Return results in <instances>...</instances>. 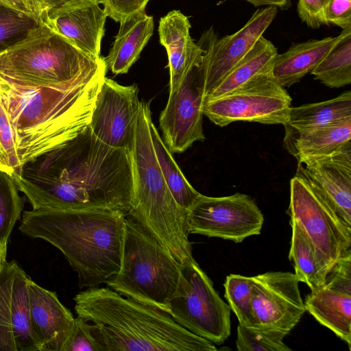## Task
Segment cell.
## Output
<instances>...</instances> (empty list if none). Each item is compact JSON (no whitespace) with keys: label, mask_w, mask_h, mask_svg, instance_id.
Returning a JSON list of instances; mask_svg holds the SVG:
<instances>
[{"label":"cell","mask_w":351,"mask_h":351,"mask_svg":"<svg viewBox=\"0 0 351 351\" xmlns=\"http://www.w3.org/2000/svg\"><path fill=\"white\" fill-rule=\"evenodd\" d=\"M29 278L15 261L6 262L0 274V319L10 326L17 351H41L30 320Z\"/></svg>","instance_id":"cell-18"},{"label":"cell","mask_w":351,"mask_h":351,"mask_svg":"<svg viewBox=\"0 0 351 351\" xmlns=\"http://www.w3.org/2000/svg\"><path fill=\"white\" fill-rule=\"evenodd\" d=\"M140 106L138 88L136 84L121 85L105 76L88 126L101 142L132 153Z\"/></svg>","instance_id":"cell-12"},{"label":"cell","mask_w":351,"mask_h":351,"mask_svg":"<svg viewBox=\"0 0 351 351\" xmlns=\"http://www.w3.org/2000/svg\"><path fill=\"white\" fill-rule=\"evenodd\" d=\"M291 101L285 88L273 80L269 69L226 95L204 101L202 110L219 127L239 121L285 125Z\"/></svg>","instance_id":"cell-9"},{"label":"cell","mask_w":351,"mask_h":351,"mask_svg":"<svg viewBox=\"0 0 351 351\" xmlns=\"http://www.w3.org/2000/svg\"><path fill=\"white\" fill-rule=\"evenodd\" d=\"M107 70L104 59L58 88L19 87L0 80V101L12 127L21 168L65 145L88 125Z\"/></svg>","instance_id":"cell-2"},{"label":"cell","mask_w":351,"mask_h":351,"mask_svg":"<svg viewBox=\"0 0 351 351\" xmlns=\"http://www.w3.org/2000/svg\"><path fill=\"white\" fill-rule=\"evenodd\" d=\"M181 271L165 247L127 215L121 267L106 285L121 295L167 313Z\"/></svg>","instance_id":"cell-7"},{"label":"cell","mask_w":351,"mask_h":351,"mask_svg":"<svg viewBox=\"0 0 351 351\" xmlns=\"http://www.w3.org/2000/svg\"><path fill=\"white\" fill-rule=\"evenodd\" d=\"M0 6L16 11L8 0H0Z\"/></svg>","instance_id":"cell-44"},{"label":"cell","mask_w":351,"mask_h":351,"mask_svg":"<svg viewBox=\"0 0 351 351\" xmlns=\"http://www.w3.org/2000/svg\"><path fill=\"white\" fill-rule=\"evenodd\" d=\"M311 73L330 88L351 84V27L342 29L332 48Z\"/></svg>","instance_id":"cell-28"},{"label":"cell","mask_w":351,"mask_h":351,"mask_svg":"<svg viewBox=\"0 0 351 351\" xmlns=\"http://www.w3.org/2000/svg\"><path fill=\"white\" fill-rule=\"evenodd\" d=\"M149 102L141 101L132 152L134 191L128 215L152 234L182 267L193 262L187 211L175 201L160 169L150 133Z\"/></svg>","instance_id":"cell-5"},{"label":"cell","mask_w":351,"mask_h":351,"mask_svg":"<svg viewBox=\"0 0 351 351\" xmlns=\"http://www.w3.org/2000/svg\"><path fill=\"white\" fill-rule=\"evenodd\" d=\"M224 296L230 310L237 316L239 324L256 328L252 304V278L239 274L226 276L223 284Z\"/></svg>","instance_id":"cell-31"},{"label":"cell","mask_w":351,"mask_h":351,"mask_svg":"<svg viewBox=\"0 0 351 351\" xmlns=\"http://www.w3.org/2000/svg\"><path fill=\"white\" fill-rule=\"evenodd\" d=\"M12 176L0 169V245L7 250L9 238L21 218L23 198Z\"/></svg>","instance_id":"cell-30"},{"label":"cell","mask_w":351,"mask_h":351,"mask_svg":"<svg viewBox=\"0 0 351 351\" xmlns=\"http://www.w3.org/2000/svg\"><path fill=\"white\" fill-rule=\"evenodd\" d=\"M329 0H298L297 11L301 21L313 29L322 25L323 12Z\"/></svg>","instance_id":"cell-39"},{"label":"cell","mask_w":351,"mask_h":351,"mask_svg":"<svg viewBox=\"0 0 351 351\" xmlns=\"http://www.w3.org/2000/svg\"><path fill=\"white\" fill-rule=\"evenodd\" d=\"M150 133L156 156L165 182L176 203L187 211L201 193L188 182L153 121L150 125Z\"/></svg>","instance_id":"cell-29"},{"label":"cell","mask_w":351,"mask_h":351,"mask_svg":"<svg viewBox=\"0 0 351 351\" xmlns=\"http://www.w3.org/2000/svg\"><path fill=\"white\" fill-rule=\"evenodd\" d=\"M305 311L351 346V250L328 273L324 282L306 296Z\"/></svg>","instance_id":"cell-16"},{"label":"cell","mask_w":351,"mask_h":351,"mask_svg":"<svg viewBox=\"0 0 351 351\" xmlns=\"http://www.w3.org/2000/svg\"><path fill=\"white\" fill-rule=\"evenodd\" d=\"M77 316L92 322L104 351H215L212 342L158 308L109 287H89L74 297Z\"/></svg>","instance_id":"cell-4"},{"label":"cell","mask_w":351,"mask_h":351,"mask_svg":"<svg viewBox=\"0 0 351 351\" xmlns=\"http://www.w3.org/2000/svg\"><path fill=\"white\" fill-rule=\"evenodd\" d=\"M286 335L272 330L238 325L236 346L238 351H290L284 342Z\"/></svg>","instance_id":"cell-32"},{"label":"cell","mask_w":351,"mask_h":351,"mask_svg":"<svg viewBox=\"0 0 351 351\" xmlns=\"http://www.w3.org/2000/svg\"><path fill=\"white\" fill-rule=\"evenodd\" d=\"M263 222V215L254 200L242 193L217 197L201 194L187 210L189 234L234 243L260 234Z\"/></svg>","instance_id":"cell-11"},{"label":"cell","mask_w":351,"mask_h":351,"mask_svg":"<svg viewBox=\"0 0 351 351\" xmlns=\"http://www.w3.org/2000/svg\"><path fill=\"white\" fill-rule=\"evenodd\" d=\"M28 11L35 21L40 24L46 21L53 12L64 8L77 5L98 0H25Z\"/></svg>","instance_id":"cell-36"},{"label":"cell","mask_w":351,"mask_h":351,"mask_svg":"<svg viewBox=\"0 0 351 351\" xmlns=\"http://www.w3.org/2000/svg\"><path fill=\"white\" fill-rule=\"evenodd\" d=\"M204 83L201 64L195 66L169 97L159 117L163 141L173 153H182L204 141Z\"/></svg>","instance_id":"cell-15"},{"label":"cell","mask_w":351,"mask_h":351,"mask_svg":"<svg viewBox=\"0 0 351 351\" xmlns=\"http://www.w3.org/2000/svg\"><path fill=\"white\" fill-rule=\"evenodd\" d=\"M20 168L12 127L0 101V169L12 175Z\"/></svg>","instance_id":"cell-35"},{"label":"cell","mask_w":351,"mask_h":351,"mask_svg":"<svg viewBox=\"0 0 351 351\" xmlns=\"http://www.w3.org/2000/svg\"><path fill=\"white\" fill-rule=\"evenodd\" d=\"M298 162L330 155L351 143V117L285 137Z\"/></svg>","instance_id":"cell-24"},{"label":"cell","mask_w":351,"mask_h":351,"mask_svg":"<svg viewBox=\"0 0 351 351\" xmlns=\"http://www.w3.org/2000/svg\"><path fill=\"white\" fill-rule=\"evenodd\" d=\"M253 5L274 6L282 10H286L291 5V0H245Z\"/></svg>","instance_id":"cell-41"},{"label":"cell","mask_w":351,"mask_h":351,"mask_svg":"<svg viewBox=\"0 0 351 351\" xmlns=\"http://www.w3.org/2000/svg\"><path fill=\"white\" fill-rule=\"evenodd\" d=\"M351 117V92L317 103L291 107L284 125L286 137Z\"/></svg>","instance_id":"cell-26"},{"label":"cell","mask_w":351,"mask_h":351,"mask_svg":"<svg viewBox=\"0 0 351 351\" xmlns=\"http://www.w3.org/2000/svg\"><path fill=\"white\" fill-rule=\"evenodd\" d=\"M19 191L36 209H131L134 168L130 152L99 140L88 125L62 147L14 173Z\"/></svg>","instance_id":"cell-1"},{"label":"cell","mask_w":351,"mask_h":351,"mask_svg":"<svg viewBox=\"0 0 351 351\" xmlns=\"http://www.w3.org/2000/svg\"><path fill=\"white\" fill-rule=\"evenodd\" d=\"M295 176L351 228V143L330 155L298 162Z\"/></svg>","instance_id":"cell-17"},{"label":"cell","mask_w":351,"mask_h":351,"mask_svg":"<svg viewBox=\"0 0 351 351\" xmlns=\"http://www.w3.org/2000/svg\"><path fill=\"white\" fill-rule=\"evenodd\" d=\"M30 320L41 351H59L74 317L59 300L56 292L28 279Z\"/></svg>","instance_id":"cell-21"},{"label":"cell","mask_w":351,"mask_h":351,"mask_svg":"<svg viewBox=\"0 0 351 351\" xmlns=\"http://www.w3.org/2000/svg\"><path fill=\"white\" fill-rule=\"evenodd\" d=\"M104 59L87 55L48 24L41 23L23 39L0 51V80L24 88L62 87Z\"/></svg>","instance_id":"cell-6"},{"label":"cell","mask_w":351,"mask_h":351,"mask_svg":"<svg viewBox=\"0 0 351 351\" xmlns=\"http://www.w3.org/2000/svg\"><path fill=\"white\" fill-rule=\"evenodd\" d=\"M0 351H17L10 327L0 321Z\"/></svg>","instance_id":"cell-40"},{"label":"cell","mask_w":351,"mask_h":351,"mask_svg":"<svg viewBox=\"0 0 351 351\" xmlns=\"http://www.w3.org/2000/svg\"><path fill=\"white\" fill-rule=\"evenodd\" d=\"M252 304L256 328L287 335L305 313L295 274L269 271L252 276Z\"/></svg>","instance_id":"cell-13"},{"label":"cell","mask_w":351,"mask_h":351,"mask_svg":"<svg viewBox=\"0 0 351 351\" xmlns=\"http://www.w3.org/2000/svg\"><path fill=\"white\" fill-rule=\"evenodd\" d=\"M322 23L342 29L351 27V0H329L323 12Z\"/></svg>","instance_id":"cell-38"},{"label":"cell","mask_w":351,"mask_h":351,"mask_svg":"<svg viewBox=\"0 0 351 351\" xmlns=\"http://www.w3.org/2000/svg\"><path fill=\"white\" fill-rule=\"evenodd\" d=\"M127 215L112 209L25 211L19 230L58 249L78 276L79 287L106 284L121 267Z\"/></svg>","instance_id":"cell-3"},{"label":"cell","mask_w":351,"mask_h":351,"mask_svg":"<svg viewBox=\"0 0 351 351\" xmlns=\"http://www.w3.org/2000/svg\"><path fill=\"white\" fill-rule=\"evenodd\" d=\"M230 311L195 261L182 267L180 282L167 311L176 322L191 332L221 345L230 335Z\"/></svg>","instance_id":"cell-8"},{"label":"cell","mask_w":351,"mask_h":351,"mask_svg":"<svg viewBox=\"0 0 351 351\" xmlns=\"http://www.w3.org/2000/svg\"><path fill=\"white\" fill-rule=\"evenodd\" d=\"M59 351H104L97 339L93 324L77 316L64 335Z\"/></svg>","instance_id":"cell-34"},{"label":"cell","mask_w":351,"mask_h":351,"mask_svg":"<svg viewBox=\"0 0 351 351\" xmlns=\"http://www.w3.org/2000/svg\"><path fill=\"white\" fill-rule=\"evenodd\" d=\"M149 0H98L104 5L107 16L116 22L145 10Z\"/></svg>","instance_id":"cell-37"},{"label":"cell","mask_w":351,"mask_h":351,"mask_svg":"<svg viewBox=\"0 0 351 351\" xmlns=\"http://www.w3.org/2000/svg\"><path fill=\"white\" fill-rule=\"evenodd\" d=\"M106 18L98 2H90L59 9L44 23L84 53L99 58Z\"/></svg>","instance_id":"cell-19"},{"label":"cell","mask_w":351,"mask_h":351,"mask_svg":"<svg viewBox=\"0 0 351 351\" xmlns=\"http://www.w3.org/2000/svg\"><path fill=\"white\" fill-rule=\"evenodd\" d=\"M38 25L30 16L0 6V51L23 39Z\"/></svg>","instance_id":"cell-33"},{"label":"cell","mask_w":351,"mask_h":351,"mask_svg":"<svg viewBox=\"0 0 351 351\" xmlns=\"http://www.w3.org/2000/svg\"><path fill=\"white\" fill-rule=\"evenodd\" d=\"M120 27L106 58L108 69L115 75L127 73L138 59L154 32V20L145 10L128 16Z\"/></svg>","instance_id":"cell-23"},{"label":"cell","mask_w":351,"mask_h":351,"mask_svg":"<svg viewBox=\"0 0 351 351\" xmlns=\"http://www.w3.org/2000/svg\"><path fill=\"white\" fill-rule=\"evenodd\" d=\"M277 13L274 6L258 9L239 30L220 39L213 28L203 34L198 43L204 49V99L263 36Z\"/></svg>","instance_id":"cell-14"},{"label":"cell","mask_w":351,"mask_h":351,"mask_svg":"<svg viewBox=\"0 0 351 351\" xmlns=\"http://www.w3.org/2000/svg\"><path fill=\"white\" fill-rule=\"evenodd\" d=\"M337 39V36L326 37L292 45L275 57L270 69L271 77L284 88L298 82L313 71Z\"/></svg>","instance_id":"cell-22"},{"label":"cell","mask_w":351,"mask_h":351,"mask_svg":"<svg viewBox=\"0 0 351 351\" xmlns=\"http://www.w3.org/2000/svg\"><path fill=\"white\" fill-rule=\"evenodd\" d=\"M278 54L274 45L262 36L245 56L204 97V101L226 95L271 69Z\"/></svg>","instance_id":"cell-25"},{"label":"cell","mask_w":351,"mask_h":351,"mask_svg":"<svg viewBox=\"0 0 351 351\" xmlns=\"http://www.w3.org/2000/svg\"><path fill=\"white\" fill-rule=\"evenodd\" d=\"M14 8L19 12L32 17L28 11L25 0H8Z\"/></svg>","instance_id":"cell-42"},{"label":"cell","mask_w":351,"mask_h":351,"mask_svg":"<svg viewBox=\"0 0 351 351\" xmlns=\"http://www.w3.org/2000/svg\"><path fill=\"white\" fill-rule=\"evenodd\" d=\"M289 223L292 236L289 258L300 282L306 284L311 290H313L324 282L331 269L300 227L295 222L289 221Z\"/></svg>","instance_id":"cell-27"},{"label":"cell","mask_w":351,"mask_h":351,"mask_svg":"<svg viewBox=\"0 0 351 351\" xmlns=\"http://www.w3.org/2000/svg\"><path fill=\"white\" fill-rule=\"evenodd\" d=\"M191 23L180 10H172L160 18L158 34L167 51L170 73L169 93L175 91L185 77L202 62L204 49L190 36Z\"/></svg>","instance_id":"cell-20"},{"label":"cell","mask_w":351,"mask_h":351,"mask_svg":"<svg viewBox=\"0 0 351 351\" xmlns=\"http://www.w3.org/2000/svg\"><path fill=\"white\" fill-rule=\"evenodd\" d=\"M6 254L7 250L0 245V274L6 263Z\"/></svg>","instance_id":"cell-43"},{"label":"cell","mask_w":351,"mask_h":351,"mask_svg":"<svg viewBox=\"0 0 351 351\" xmlns=\"http://www.w3.org/2000/svg\"><path fill=\"white\" fill-rule=\"evenodd\" d=\"M289 221L296 223L330 269L351 250L349 228L302 178L290 181Z\"/></svg>","instance_id":"cell-10"}]
</instances>
